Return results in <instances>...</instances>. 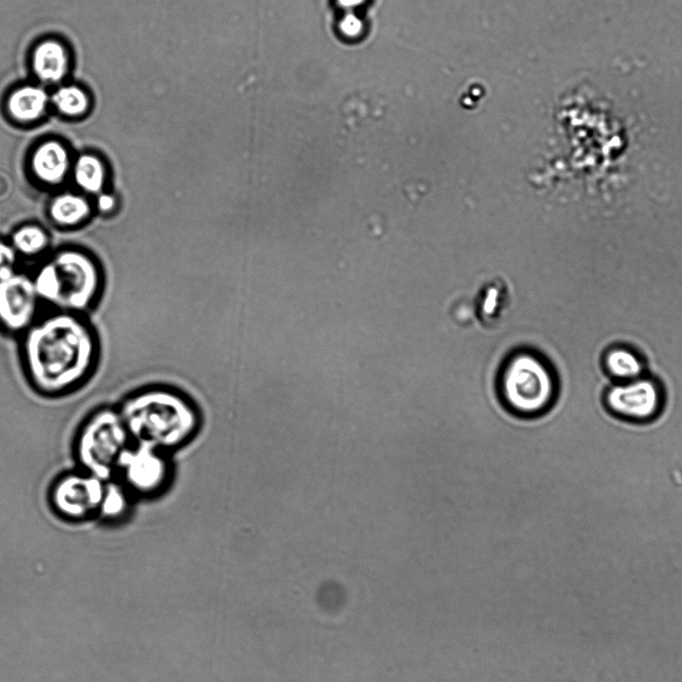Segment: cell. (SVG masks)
<instances>
[{
    "label": "cell",
    "instance_id": "52a82bcc",
    "mask_svg": "<svg viewBox=\"0 0 682 682\" xmlns=\"http://www.w3.org/2000/svg\"><path fill=\"white\" fill-rule=\"evenodd\" d=\"M602 403L620 420L648 423L661 414L665 391L658 378L646 373L633 380L612 382L602 394Z\"/></svg>",
    "mask_w": 682,
    "mask_h": 682
},
{
    "label": "cell",
    "instance_id": "d6986e66",
    "mask_svg": "<svg viewBox=\"0 0 682 682\" xmlns=\"http://www.w3.org/2000/svg\"><path fill=\"white\" fill-rule=\"evenodd\" d=\"M19 255L9 240L0 238V279L7 278L17 272Z\"/></svg>",
    "mask_w": 682,
    "mask_h": 682
},
{
    "label": "cell",
    "instance_id": "9a60e30c",
    "mask_svg": "<svg viewBox=\"0 0 682 682\" xmlns=\"http://www.w3.org/2000/svg\"><path fill=\"white\" fill-rule=\"evenodd\" d=\"M133 498L134 496L117 478L106 480L97 519L106 524L125 521L131 512Z\"/></svg>",
    "mask_w": 682,
    "mask_h": 682
},
{
    "label": "cell",
    "instance_id": "4fadbf2b",
    "mask_svg": "<svg viewBox=\"0 0 682 682\" xmlns=\"http://www.w3.org/2000/svg\"><path fill=\"white\" fill-rule=\"evenodd\" d=\"M108 169L98 155L85 152L74 157L70 180L77 191L95 197L105 191Z\"/></svg>",
    "mask_w": 682,
    "mask_h": 682
},
{
    "label": "cell",
    "instance_id": "6da1fadb",
    "mask_svg": "<svg viewBox=\"0 0 682 682\" xmlns=\"http://www.w3.org/2000/svg\"><path fill=\"white\" fill-rule=\"evenodd\" d=\"M19 355L34 392L61 398L92 378L100 360V342L83 314L56 310L20 335Z\"/></svg>",
    "mask_w": 682,
    "mask_h": 682
},
{
    "label": "cell",
    "instance_id": "7c38bea8",
    "mask_svg": "<svg viewBox=\"0 0 682 682\" xmlns=\"http://www.w3.org/2000/svg\"><path fill=\"white\" fill-rule=\"evenodd\" d=\"M603 372L613 382L629 381L646 374V362L634 348L613 344L601 355Z\"/></svg>",
    "mask_w": 682,
    "mask_h": 682
},
{
    "label": "cell",
    "instance_id": "e0dca14e",
    "mask_svg": "<svg viewBox=\"0 0 682 682\" xmlns=\"http://www.w3.org/2000/svg\"><path fill=\"white\" fill-rule=\"evenodd\" d=\"M9 241L19 256L32 258L48 249L50 236L41 225L25 223L12 232Z\"/></svg>",
    "mask_w": 682,
    "mask_h": 682
},
{
    "label": "cell",
    "instance_id": "5bb4252c",
    "mask_svg": "<svg viewBox=\"0 0 682 682\" xmlns=\"http://www.w3.org/2000/svg\"><path fill=\"white\" fill-rule=\"evenodd\" d=\"M69 58L65 47L58 41L46 40L35 48L32 67L36 76L45 83H56L67 73Z\"/></svg>",
    "mask_w": 682,
    "mask_h": 682
},
{
    "label": "cell",
    "instance_id": "ffe728a7",
    "mask_svg": "<svg viewBox=\"0 0 682 682\" xmlns=\"http://www.w3.org/2000/svg\"><path fill=\"white\" fill-rule=\"evenodd\" d=\"M93 206L101 214H110L116 209L117 199L114 194L105 190L94 197Z\"/></svg>",
    "mask_w": 682,
    "mask_h": 682
},
{
    "label": "cell",
    "instance_id": "8992f818",
    "mask_svg": "<svg viewBox=\"0 0 682 682\" xmlns=\"http://www.w3.org/2000/svg\"><path fill=\"white\" fill-rule=\"evenodd\" d=\"M106 480L79 468L59 474L50 484L47 501L61 520L82 523L97 519Z\"/></svg>",
    "mask_w": 682,
    "mask_h": 682
},
{
    "label": "cell",
    "instance_id": "ac0fdd59",
    "mask_svg": "<svg viewBox=\"0 0 682 682\" xmlns=\"http://www.w3.org/2000/svg\"><path fill=\"white\" fill-rule=\"evenodd\" d=\"M51 100L57 110L69 117L82 115L89 105L86 93L75 85L58 88L53 93Z\"/></svg>",
    "mask_w": 682,
    "mask_h": 682
},
{
    "label": "cell",
    "instance_id": "30bf717a",
    "mask_svg": "<svg viewBox=\"0 0 682 682\" xmlns=\"http://www.w3.org/2000/svg\"><path fill=\"white\" fill-rule=\"evenodd\" d=\"M73 159L62 142L46 140L30 153L28 170L39 185L58 188L70 179Z\"/></svg>",
    "mask_w": 682,
    "mask_h": 682
},
{
    "label": "cell",
    "instance_id": "7a4b0ae2",
    "mask_svg": "<svg viewBox=\"0 0 682 682\" xmlns=\"http://www.w3.org/2000/svg\"><path fill=\"white\" fill-rule=\"evenodd\" d=\"M132 441L160 450L184 444L198 427L189 400L164 388H146L127 395L118 405Z\"/></svg>",
    "mask_w": 682,
    "mask_h": 682
},
{
    "label": "cell",
    "instance_id": "8fae6325",
    "mask_svg": "<svg viewBox=\"0 0 682 682\" xmlns=\"http://www.w3.org/2000/svg\"><path fill=\"white\" fill-rule=\"evenodd\" d=\"M93 202L79 191H60L47 204V215L59 227L71 228L84 224L92 215Z\"/></svg>",
    "mask_w": 682,
    "mask_h": 682
},
{
    "label": "cell",
    "instance_id": "277c9868",
    "mask_svg": "<svg viewBox=\"0 0 682 682\" xmlns=\"http://www.w3.org/2000/svg\"><path fill=\"white\" fill-rule=\"evenodd\" d=\"M31 277L41 302L56 310L79 314L95 303L103 281L95 257L76 247L56 251Z\"/></svg>",
    "mask_w": 682,
    "mask_h": 682
},
{
    "label": "cell",
    "instance_id": "2e32d148",
    "mask_svg": "<svg viewBox=\"0 0 682 682\" xmlns=\"http://www.w3.org/2000/svg\"><path fill=\"white\" fill-rule=\"evenodd\" d=\"M47 102V93L42 88L26 85L10 95L7 106L14 119L20 122H31L43 114Z\"/></svg>",
    "mask_w": 682,
    "mask_h": 682
},
{
    "label": "cell",
    "instance_id": "5b68a950",
    "mask_svg": "<svg viewBox=\"0 0 682 682\" xmlns=\"http://www.w3.org/2000/svg\"><path fill=\"white\" fill-rule=\"evenodd\" d=\"M131 442L118 406L102 405L93 409L77 427L72 441L73 459L77 468L109 480Z\"/></svg>",
    "mask_w": 682,
    "mask_h": 682
},
{
    "label": "cell",
    "instance_id": "9c48e42d",
    "mask_svg": "<svg viewBox=\"0 0 682 682\" xmlns=\"http://www.w3.org/2000/svg\"><path fill=\"white\" fill-rule=\"evenodd\" d=\"M41 303L32 277L16 272L0 279V327L10 334H23L38 318Z\"/></svg>",
    "mask_w": 682,
    "mask_h": 682
},
{
    "label": "cell",
    "instance_id": "ba28073f",
    "mask_svg": "<svg viewBox=\"0 0 682 682\" xmlns=\"http://www.w3.org/2000/svg\"><path fill=\"white\" fill-rule=\"evenodd\" d=\"M162 452L132 441L120 456L114 477L133 496L147 497L159 492L168 479V463Z\"/></svg>",
    "mask_w": 682,
    "mask_h": 682
},
{
    "label": "cell",
    "instance_id": "3957f363",
    "mask_svg": "<svg viewBox=\"0 0 682 682\" xmlns=\"http://www.w3.org/2000/svg\"><path fill=\"white\" fill-rule=\"evenodd\" d=\"M497 397L511 415L531 419L546 414L557 401L558 375L551 362L530 348H518L501 362L496 374Z\"/></svg>",
    "mask_w": 682,
    "mask_h": 682
}]
</instances>
